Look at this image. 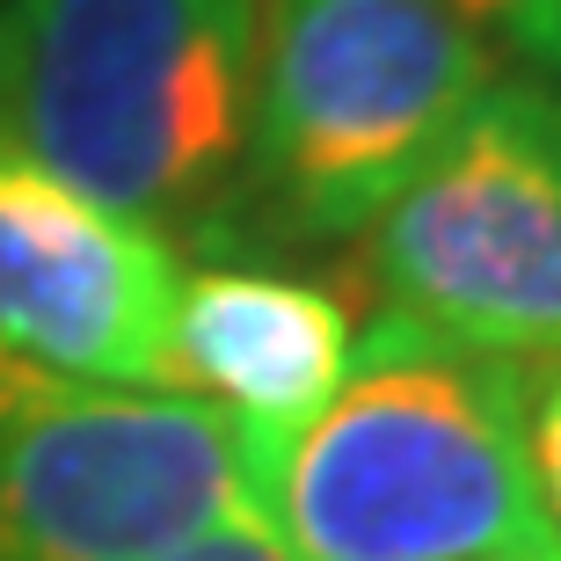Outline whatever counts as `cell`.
<instances>
[{
  "mask_svg": "<svg viewBox=\"0 0 561 561\" xmlns=\"http://www.w3.org/2000/svg\"><path fill=\"white\" fill-rule=\"evenodd\" d=\"M241 511L249 437L227 409L0 351V561H161Z\"/></svg>",
  "mask_w": 561,
  "mask_h": 561,
  "instance_id": "277c9868",
  "label": "cell"
},
{
  "mask_svg": "<svg viewBox=\"0 0 561 561\" xmlns=\"http://www.w3.org/2000/svg\"><path fill=\"white\" fill-rule=\"evenodd\" d=\"M525 445H533V489H540L547 518H554V533H561V365L547 373L540 394H533V431H525Z\"/></svg>",
  "mask_w": 561,
  "mask_h": 561,
  "instance_id": "9c48e42d",
  "label": "cell"
},
{
  "mask_svg": "<svg viewBox=\"0 0 561 561\" xmlns=\"http://www.w3.org/2000/svg\"><path fill=\"white\" fill-rule=\"evenodd\" d=\"M357 321L329 285L263 263H197L175 277L161 387L227 409L249 445L291 437L335 394Z\"/></svg>",
  "mask_w": 561,
  "mask_h": 561,
  "instance_id": "52a82bcc",
  "label": "cell"
},
{
  "mask_svg": "<svg viewBox=\"0 0 561 561\" xmlns=\"http://www.w3.org/2000/svg\"><path fill=\"white\" fill-rule=\"evenodd\" d=\"M489 81L496 44L445 0H255L241 183L285 233H365Z\"/></svg>",
  "mask_w": 561,
  "mask_h": 561,
  "instance_id": "3957f363",
  "label": "cell"
},
{
  "mask_svg": "<svg viewBox=\"0 0 561 561\" xmlns=\"http://www.w3.org/2000/svg\"><path fill=\"white\" fill-rule=\"evenodd\" d=\"M459 22H474L481 37L533 66V81L561 88V0H445Z\"/></svg>",
  "mask_w": 561,
  "mask_h": 561,
  "instance_id": "ba28073f",
  "label": "cell"
},
{
  "mask_svg": "<svg viewBox=\"0 0 561 561\" xmlns=\"http://www.w3.org/2000/svg\"><path fill=\"white\" fill-rule=\"evenodd\" d=\"M255 0H0V153L139 227H205L249 168Z\"/></svg>",
  "mask_w": 561,
  "mask_h": 561,
  "instance_id": "7a4b0ae2",
  "label": "cell"
},
{
  "mask_svg": "<svg viewBox=\"0 0 561 561\" xmlns=\"http://www.w3.org/2000/svg\"><path fill=\"white\" fill-rule=\"evenodd\" d=\"M525 431L533 365L379 313L335 394L249 445V511L291 561H561Z\"/></svg>",
  "mask_w": 561,
  "mask_h": 561,
  "instance_id": "6da1fadb",
  "label": "cell"
},
{
  "mask_svg": "<svg viewBox=\"0 0 561 561\" xmlns=\"http://www.w3.org/2000/svg\"><path fill=\"white\" fill-rule=\"evenodd\" d=\"M161 561H291V547L277 540V533H271L263 518H255V511H241V518L211 525L205 540L175 547V554H161Z\"/></svg>",
  "mask_w": 561,
  "mask_h": 561,
  "instance_id": "30bf717a",
  "label": "cell"
},
{
  "mask_svg": "<svg viewBox=\"0 0 561 561\" xmlns=\"http://www.w3.org/2000/svg\"><path fill=\"white\" fill-rule=\"evenodd\" d=\"M168 307V233L0 153V351L51 379L161 387Z\"/></svg>",
  "mask_w": 561,
  "mask_h": 561,
  "instance_id": "8992f818",
  "label": "cell"
},
{
  "mask_svg": "<svg viewBox=\"0 0 561 561\" xmlns=\"http://www.w3.org/2000/svg\"><path fill=\"white\" fill-rule=\"evenodd\" d=\"M373 285L387 313L467 351H561V88L489 81L373 219Z\"/></svg>",
  "mask_w": 561,
  "mask_h": 561,
  "instance_id": "5b68a950",
  "label": "cell"
}]
</instances>
